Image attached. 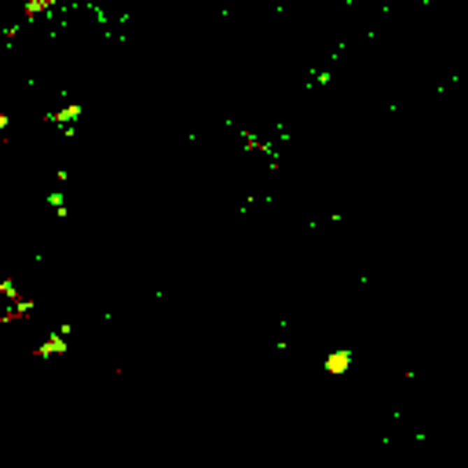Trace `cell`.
Listing matches in <instances>:
<instances>
[{
	"instance_id": "6da1fadb",
	"label": "cell",
	"mask_w": 468,
	"mask_h": 468,
	"mask_svg": "<svg viewBox=\"0 0 468 468\" xmlns=\"http://www.w3.org/2000/svg\"><path fill=\"white\" fill-rule=\"evenodd\" d=\"M62 351H66V336H48V341L37 348V359H55Z\"/></svg>"
},
{
	"instance_id": "7a4b0ae2",
	"label": "cell",
	"mask_w": 468,
	"mask_h": 468,
	"mask_svg": "<svg viewBox=\"0 0 468 468\" xmlns=\"http://www.w3.org/2000/svg\"><path fill=\"white\" fill-rule=\"evenodd\" d=\"M52 4H55V0H29V4H26V15H41V11L52 8Z\"/></svg>"
},
{
	"instance_id": "3957f363",
	"label": "cell",
	"mask_w": 468,
	"mask_h": 468,
	"mask_svg": "<svg viewBox=\"0 0 468 468\" xmlns=\"http://www.w3.org/2000/svg\"><path fill=\"white\" fill-rule=\"evenodd\" d=\"M80 114V106H70V110H62V114H55V121H62V125H70L73 118Z\"/></svg>"
},
{
	"instance_id": "277c9868",
	"label": "cell",
	"mask_w": 468,
	"mask_h": 468,
	"mask_svg": "<svg viewBox=\"0 0 468 468\" xmlns=\"http://www.w3.org/2000/svg\"><path fill=\"white\" fill-rule=\"evenodd\" d=\"M4 128H8V118H4V114H0V132H4Z\"/></svg>"
}]
</instances>
